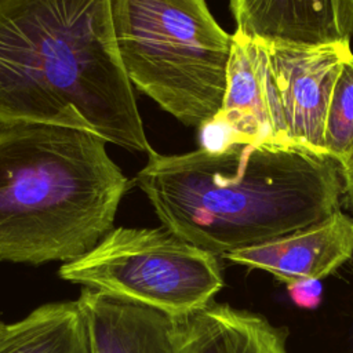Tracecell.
I'll return each mask as SVG.
<instances>
[{"label": "cell", "mask_w": 353, "mask_h": 353, "mask_svg": "<svg viewBox=\"0 0 353 353\" xmlns=\"http://www.w3.org/2000/svg\"><path fill=\"white\" fill-rule=\"evenodd\" d=\"M163 226L216 256L316 223L341 205V165L281 145L152 152L134 181Z\"/></svg>", "instance_id": "1"}, {"label": "cell", "mask_w": 353, "mask_h": 353, "mask_svg": "<svg viewBox=\"0 0 353 353\" xmlns=\"http://www.w3.org/2000/svg\"><path fill=\"white\" fill-rule=\"evenodd\" d=\"M18 123L154 152L117 51L110 0H0V125Z\"/></svg>", "instance_id": "2"}, {"label": "cell", "mask_w": 353, "mask_h": 353, "mask_svg": "<svg viewBox=\"0 0 353 353\" xmlns=\"http://www.w3.org/2000/svg\"><path fill=\"white\" fill-rule=\"evenodd\" d=\"M106 143L63 125H0V261L66 263L114 229L132 181Z\"/></svg>", "instance_id": "3"}, {"label": "cell", "mask_w": 353, "mask_h": 353, "mask_svg": "<svg viewBox=\"0 0 353 353\" xmlns=\"http://www.w3.org/2000/svg\"><path fill=\"white\" fill-rule=\"evenodd\" d=\"M117 51L132 85L189 127L219 112L232 48L205 0H110Z\"/></svg>", "instance_id": "4"}, {"label": "cell", "mask_w": 353, "mask_h": 353, "mask_svg": "<svg viewBox=\"0 0 353 353\" xmlns=\"http://www.w3.org/2000/svg\"><path fill=\"white\" fill-rule=\"evenodd\" d=\"M62 280L125 298L179 319L223 287L218 256L167 228H114L85 255L63 263Z\"/></svg>", "instance_id": "5"}, {"label": "cell", "mask_w": 353, "mask_h": 353, "mask_svg": "<svg viewBox=\"0 0 353 353\" xmlns=\"http://www.w3.org/2000/svg\"><path fill=\"white\" fill-rule=\"evenodd\" d=\"M262 46L277 145L325 156L328 105L339 72L353 55L350 43L305 48Z\"/></svg>", "instance_id": "6"}, {"label": "cell", "mask_w": 353, "mask_h": 353, "mask_svg": "<svg viewBox=\"0 0 353 353\" xmlns=\"http://www.w3.org/2000/svg\"><path fill=\"white\" fill-rule=\"evenodd\" d=\"M199 130L201 148L208 150L234 143L277 145L262 43L237 32L232 34L222 106Z\"/></svg>", "instance_id": "7"}, {"label": "cell", "mask_w": 353, "mask_h": 353, "mask_svg": "<svg viewBox=\"0 0 353 353\" xmlns=\"http://www.w3.org/2000/svg\"><path fill=\"white\" fill-rule=\"evenodd\" d=\"M237 33L279 47L350 43L353 0H229Z\"/></svg>", "instance_id": "8"}, {"label": "cell", "mask_w": 353, "mask_h": 353, "mask_svg": "<svg viewBox=\"0 0 353 353\" xmlns=\"http://www.w3.org/2000/svg\"><path fill=\"white\" fill-rule=\"evenodd\" d=\"M222 258L262 270L281 283L323 280L353 258V218L341 208L327 218Z\"/></svg>", "instance_id": "9"}, {"label": "cell", "mask_w": 353, "mask_h": 353, "mask_svg": "<svg viewBox=\"0 0 353 353\" xmlns=\"http://www.w3.org/2000/svg\"><path fill=\"white\" fill-rule=\"evenodd\" d=\"M90 353H178L176 319L125 298L83 288Z\"/></svg>", "instance_id": "10"}, {"label": "cell", "mask_w": 353, "mask_h": 353, "mask_svg": "<svg viewBox=\"0 0 353 353\" xmlns=\"http://www.w3.org/2000/svg\"><path fill=\"white\" fill-rule=\"evenodd\" d=\"M176 325L178 353H290L285 328L228 303L212 301Z\"/></svg>", "instance_id": "11"}, {"label": "cell", "mask_w": 353, "mask_h": 353, "mask_svg": "<svg viewBox=\"0 0 353 353\" xmlns=\"http://www.w3.org/2000/svg\"><path fill=\"white\" fill-rule=\"evenodd\" d=\"M0 353H90L88 332L76 301L46 303L7 324Z\"/></svg>", "instance_id": "12"}, {"label": "cell", "mask_w": 353, "mask_h": 353, "mask_svg": "<svg viewBox=\"0 0 353 353\" xmlns=\"http://www.w3.org/2000/svg\"><path fill=\"white\" fill-rule=\"evenodd\" d=\"M324 152L341 168L353 163V55L345 61L334 85L325 120Z\"/></svg>", "instance_id": "13"}, {"label": "cell", "mask_w": 353, "mask_h": 353, "mask_svg": "<svg viewBox=\"0 0 353 353\" xmlns=\"http://www.w3.org/2000/svg\"><path fill=\"white\" fill-rule=\"evenodd\" d=\"M285 290L295 306L306 310H313L320 306L323 301L321 280L299 279L285 283Z\"/></svg>", "instance_id": "14"}, {"label": "cell", "mask_w": 353, "mask_h": 353, "mask_svg": "<svg viewBox=\"0 0 353 353\" xmlns=\"http://www.w3.org/2000/svg\"><path fill=\"white\" fill-rule=\"evenodd\" d=\"M341 175L343 181V194L346 196L349 204L353 207V163L341 168Z\"/></svg>", "instance_id": "15"}, {"label": "cell", "mask_w": 353, "mask_h": 353, "mask_svg": "<svg viewBox=\"0 0 353 353\" xmlns=\"http://www.w3.org/2000/svg\"><path fill=\"white\" fill-rule=\"evenodd\" d=\"M6 327H7V324L6 323H3V321H0V336L3 335V332L6 331Z\"/></svg>", "instance_id": "16"}]
</instances>
